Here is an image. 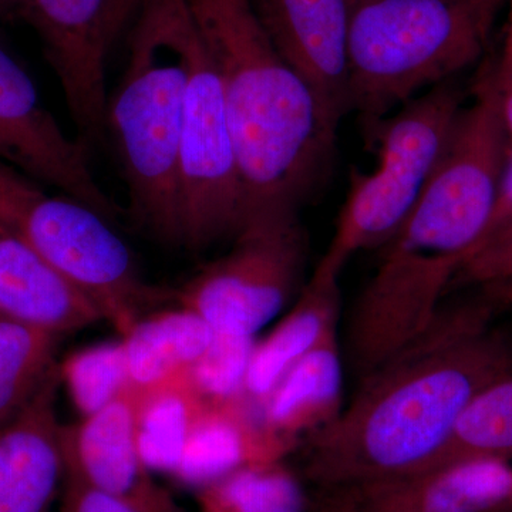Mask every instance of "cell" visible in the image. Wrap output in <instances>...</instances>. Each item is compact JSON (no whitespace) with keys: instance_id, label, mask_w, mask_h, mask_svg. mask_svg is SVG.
I'll return each instance as SVG.
<instances>
[{"instance_id":"cell-34","label":"cell","mask_w":512,"mask_h":512,"mask_svg":"<svg viewBox=\"0 0 512 512\" xmlns=\"http://www.w3.org/2000/svg\"><path fill=\"white\" fill-rule=\"evenodd\" d=\"M507 29H505V37L503 50H501L500 59L497 63H493L495 73L500 76L512 77V0L508 3Z\"/></svg>"},{"instance_id":"cell-24","label":"cell","mask_w":512,"mask_h":512,"mask_svg":"<svg viewBox=\"0 0 512 512\" xmlns=\"http://www.w3.org/2000/svg\"><path fill=\"white\" fill-rule=\"evenodd\" d=\"M62 336L0 315V427L19 416L59 367Z\"/></svg>"},{"instance_id":"cell-19","label":"cell","mask_w":512,"mask_h":512,"mask_svg":"<svg viewBox=\"0 0 512 512\" xmlns=\"http://www.w3.org/2000/svg\"><path fill=\"white\" fill-rule=\"evenodd\" d=\"M295 450L265 429L248 400L208 404L171 477L197 490L241 468L285 461Z\"/></svg>"},{"instance_id":"cell-23","label":"cell","mask_w":512,"mask_h":512,"mask_svg":"<svg viewBox=\"0 0 512 512\" xmlns=\"http://www.w3.org/2000/svg\"><path fill=\"white\" fill-rule=\"evenodd\" d=\"M200 512H311L301 477L285 461L241 468L194 490Z\"/></svg>"},{"instance_id":"cell-4","label":"cell","mask_w":512,"mask_h":512,"mask_svg":"<svg viewBox=\"0 0 512 512\" xmlns=\"http://www.w3.org/2000/svg\"><path fill=\"white\" fill-rule=\"evenodd\" d=\"M510 0H348L352 111L365 133L480 62Z\"/></svg>"},{"instance_id":"cell-8","label":"cell","mask_w":512,"mask_h":512,"mask_svg":"<svg viewBox=\"0 0 512 512\" xmlns=\"http://www.w3.org/2000/svg\"><path fill=\"white\" fill-rule=\"evenodd\" d=\"M308 256L299 210L264 212L239 229L227 254L205 265L175 298L214 332L255 336L302 291Z\"/></svg>"},{"instance_id":"cell-12","label":"cell","mask_w":512,"mask_h":512,"mask_svg":"<svg viewBox=\"0 0 512 512\" xmlns=\"http://www.w3.org/2000/svg\"><path fill=\"white\" fill-rule=\"evenodd\" d=\"M278 55L338 133L352 113L348 0H249Z\"/></svg>"},{"instance_id":"cell-11","label":"cell","mask_w":512,"mask_h":512,"mask_svg":"<svg viewBox=\"0 0 512 512\" xmlns=\"http://www.w3.org/2000/svg\"><path fill=\"white\" fill-rule=\"evenodd\" d=\"M0 160L30 180L55 187L113 220L116 202L100 188L89 143L73 140L40 103L29 74L0 47Z\"/></svg>"},{"instance_id":"cell-27","label":"cell","mask_w":512,"mask_h":512,"mask_svg":"<svg viewBox=\"0 0 512 512\" xmlns=\"http://www.w3.org/2000/svg\"><path fill=\"white\" fill-rule=\"evenodd\" d=\"M255 342V336L215 332L211 345L188 372L205 402L227 404L248 400L245 380Z\"/></svg>"},{"instance_id":"cell-16","label":"cell","mask_w":512,"mask_h":512,"mask_svg":"<svg viewBox=\"0 0 512 512\" xmlns=\"http://www.w3.org/2000/svg\"><path fill=\"white\" fill-rule=\"evenodd\" d=\"M60 367L25 410L0 427V512H49L66 477L57 417Z\"/></svg>"},{"instance_id":"cell-21","label":"cell","mask_w":512,"mask_h":512,"mask_svg":"<svg viewBox=\"0 0 512 512\" xmlns=\"http://www.w3.org/2000/svg\"><path fill=\"white\" fill-rule=\"evenodd\" d=\"M214 336L204 319L181 306L148 313L121 338L131 390L148 392L190 372Z\"/></svg>"},{"instance_id":"cell-7","label":"cell","mask_w":512,"mask_h":512,"mask_svg":"<svg viewBox=\"0 0 512 512\" xmlns=\"http://www.w3.org/2000/svg\"><path fill=\"white\" fill-rule=\"evenodd\" d=\"M510 156L511 141L490 64L474 83L471 101L461 110L416 207L390 242L436 249L467 262L493 220Z\"/></svg>"},{"instance_id":"cell-31","label":"cell","mask_w":512,"mask_h":512,"mask_svg":"<svg viewBox=\"0 0 512 512\" xmlns=\"http://www.w3.org/2000/svg\"><path fill=\"white\" fill-rule=\"evenodd\" d=\"M512 239V192H505L498 202L497 210L490 227L485 232L484 238L474 252L473 256L481 249L490 247V245L500 244V242L511 241Z\"/></svg>"},{"instance_id":"cell-3","label":"cell","mask_w":512,"mask_h":512,"mask_svg":"<svg viewBox=\"0 0 512 512\" xmlns=\"http://www.w3.org/2000/svg\"><path fill=\"white\" fill-rule=\"evenodd\" d=\"M188 16L187 0H143L131 23L126 72L106 111L131 217L171 245H178Z\"/></svg>"},{"instance_id":"cell-15","label":"cell","mask_w":512,"mask_h":512,"mask_svg":"<svg viewBox=\"0 0 512 512\" xmlns=\"http://www.w3.org/2000/svg\"><path fill=\"white\" fill-rule=\"evenodd\" d=\"M136 409L130 389L101 412L64 426L66 473L133 512H185L141 456Z\"/></svg>"},{"instance_id":"cell-14","label":"cell","mask_w":512,"mask_h":512,"mask_svg":"<svg viewBox=\"0 0 512 512\" xmlns=\"http://www.w3.org/2000/svg\"><path fill=\"white\" fill-rule=\"evenodd\" d=\"M106 0H25L20 18L35 28L84 140L106 131Z\"/></svg>"},{"instance_id":"cell-10","label":"cell","mask_w":512,"mask_h":512,"mask_svg":"<svg viewBox=\"0 0 512 512\" xmlns=\"http://www.w3.org/2000/svg\"><path fill=\"white\" fill-rule=\"evenodd\" d=\"M375 275L357 296L342 343L357 380L427 328L444 303L464 258L389 242Z\"/></svg>"},{"instance_id":"cell-20","label":"cell","mask_w":512,"mask_h":512,"mask_svg":"<svg viewBox=\"0 0 512 512\" xmlns=\"http://www.w3.org/2000/svg\"><path fill=\"white\" fill-rule=\"evenodd\" d=\"M345 353L339 333L299 360L259 407L269 433L296 448L335 423L345 407Z\"/></svg>"},{"instance_id":"cell-6","label":"cell","mask_w":512,"mask_h":512,"mask_svg":"<svg viewBox=\"0 0 512 512\" xmlns=\"http://www.w3.org/2000/svg\"><path fill=\"white\" fill-rule=\"evenodd\" d=\"M464 104L456 80L414 97L367 130L376 165L355 170L335 234L320 261L343 271L353 256L382 249L412 214L443 157Z\"/></svg>"},{"instance_id":"cell-30","label":"cell","mask_w":512,"mask_h":512,"mask_svg":"<svg viewBox=\"0 0 512 512\" xmlns=\"http://www.w3.org/2000/svg\"><path fill=\"white\" fill-rule=\"evenodd\" d=\"M143 0H106L104 18L110 49L123 35L124 30L134 22Z\"/></svg>"},{"instance_id":"cell-33","label":"cell","mask_w":512,"mask_h":512,"mask_svg":"<svg viewBox=\"0 0 512 512\" xmlns=\"http://www.w3.org/2000/svg\"><path fill=\"white\" fill-rule=\"evenodd\" d=\"M493 72L498 94H500L501 111H503L504 123L507 127L512 148V77L500 76V74L495 73L494 66Z\"/></svg>"},{"instance_id":"cell-1","label":"cell","mask_w":512,"mask_h":512,"mask_svg":"<svg viewBox=\"0 0 512 512\" xmlns=\"http://www.w3.org/2000/svg\"><path fill=\"white\" fill-rule=\"evenodd\" d=\"M487 295L443 303L427 328L357 380L335 423L303 443L319 490L437 466L468 404L512 376V332Z\"/></svg>"},{"instance_id":"cell-25","label":"cell","mask_w":512,"mask_h":512,"mask_svg":"<svg viewBox=\"0 0 512 512\" xmlns=\"http://www.w3.org/2000/svg\"><path fill=\"white\" fill-rule=\"evenodd\" d=\"M480 458L512 463V376L491 384L468 404L436 467Z\"/></svg>"},{"instance_id":"cell-9","label":"cell","mask_w":512,"mask_h":512,"mask_svg":"<svg viewBox=\"0 0 512 512\" xmlns=\"http://www.w3.org/2000/svg\"><path fill=\"white\" fill-rule=\"evenodd\" d=\"M187 66L180 140L178 247L201 251L244 225L241 177L221 84L191 12L183 30Z\"/></svg>"},{"instance_id":"cell-32","label":"cell","mask_w":512,"mask_h":512,"mask_svg":"<svg viewBox=\"0 0 512 512\" xmlns=\"http://www.w3.org/2000/svg\"><path fill=\"white\" fill-rule=\"evenodd\" d=\"M478 288L497 305L498 309L512 313V276L478 285Z\"/></svg>"},{"instance_id":"cell-26","label":"cell","mask_w":512,"mask_h":512,"mask_svg":"<svg viewBox=\"0 0 512 512\" xmlns=\"http://www.w3.org/2000/svg\"><path fill=\"white\" fill-rule=\"evenodd\" d=\"M59 367L62 384L83 419L106 409L131 389L121 342H104L77 350Z\"/></svg>"},{"instance_id":"cell-2","label":"cell","mask_w":512,"mask_h":512,"mask_svg":"<svg viewBox=\"0 0 512 512\" xmlns=\"http://www.w3.org/2000/svg\"><path fill=\"white\" fill-rule=\"evenodd\" d=\"M187 3L220 80L244 225L278 208L299 210L328 170L338 133L278 55L249 0Z\"/></svg>"},{"instance_id":"cell-5","label":"cell","mask_w":512,"mask_h":512,"mask_svg":"<svg viewBox=\"0 0 512 512\" xmlns=\"http://www.w3.org/2000/svg\"><path fill=\"white\" fill-rule=\"evenodd\" d=\"M0 222L83 293L121 338L167 298L144 281L106 217L69 195L46 194L2 160Z\"/></svg>"},{"instance_id":"cell-13","label":"cell","mask_w":512,"mask_h":512,"mask_svg":"<svg viewBox=\"0 0 512 512\" xmlns=\"http://www.w3.org/2000/svg\"><path fill=\"white\" fill-rule=\"evenodd\" d=\"M316 512H512V463L457 461L409 476L320 490Z\"/></svg>"},{"instance_id":"cell-22","label":"cell","mask_w":512,"mask_h":512,"mask_svg":"<svg viewBox=\"0 0 512 512\" xmlns=\"http://www.w3.org/2000/svg\"><path fill=\"white\" fill-rule=\"evenodd\" d=\"M136 394V434L141 456L154 473L173 476L208 403L188 373Z\"/></svg>"},{"instance_id":"cell-29","label":"cell","mask_w":512,"mask_h":512,"mask_svg":"<svg viewBox=\"0 0 512 512\" xmlns=\"http://www.w3.org/2000/svg\"><path fill=\"white\" fill-rule=\"evenodd\" d=\"M62 493L60 512H133L69 473L64 477Z\"/></svg>"},{"instance_id":"cell-17","label":"cell","mask_w":512,"mask_h":512,"mask_svg":"<svg viewBox=\"0 0 512 512\" xmlns=\"http://www.w3.org/2000/svg\"><path fill=\"white\" fill-rule=\"evenodd\" d=\"M340 269L319 261L284 318L256 340L245 380V394L256 409L299 360L339 333L342 318Z\"/></svg>"},{"instance_id":"cell-28","label":"cell","mask_w":512,"mask_h":512,"mask_svg":"<svg viewBox=\"0 0 512 512\" xmlns=\"http://www.w3.org/2000/svg\"><path fill=\"white\" fill-rule=\"evenodd\" d=\"M512 276V239L481 249L461 266L456 281L483 285Z\"/></svg>"},{"instance_id":"cell-18","label":"cell","mask_w":512,"mask_h":512,"mask_svg":"<svg viewBox=\"0 0 512 512\" xmlns=\"http://www.w3.org/2000/svg\"><path fill=\"white\" fill-rule=\"evenodd\" d=\"M0 315L59 336L103 320L83 293L3 222H0Z\"/></svg>"},{"instance_id":"cell-35","label":"cell","mask_w":512,"mask_h":512,"mask_svg":"<svg viewBox=\"0 0 512 512\" xmlns=\"http://www.w3.org/2000/svg\"><path fill=\"white\" fill-rule=\"evenodd\" d=\"M25 0H0V18L19 16Z\"/></svg>"}]
</instances>
